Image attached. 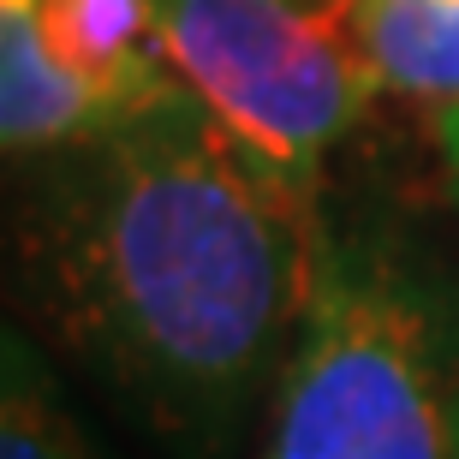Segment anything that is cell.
Wrapping results in <instances>:
<instances>
[{
	"mask_svg": "<svg viewBox=\"0 0 459 459\" xmlns=\"http://www.w3.org/2000/svg\"><path fill=\"white\" fill-rule=\"evenodd\" d=\"M173 78L292 209L316 215L323 173L382 96L352 18L310 0H150Z\"/></svg>",
	"mask_w": 459,
	"mask_h": 459,
	"instance_id": "cell-3",
	"label": "cell"
},
{
	"mask_svg": "<svg viewBox=\"0 0 459 459\" xmlns=\"http://www.w3.org/2000/svg\"><path fill=\"white\" fill-rule=\"evenodd\" d=\"M447 459H459V394H454V442H447Z\"/></svg>",
	"mask_w": 459,
	"mask_h": 459,
	"instance_id": "cell-8",
	"label": "cell"
},
{
	"mask_svg": "<svg viewBox=\"0 0 459 459\" xmlns=\"http://www.w3.org/2000/svg\"><path fill=\"white\" fill-rule=\"evenodd\" d=\"M310 6H334V13H346V6H341V0H310Z\"/></svg>",
	"mask_w": 459,
	"mask_h": 459,
	"instance_id": "cell-9",
	"label": "cell"
},
{
	"mask_svg": "<svg viewBox=\"0 0 459 459\" xmlns=\"http://www.w3.org/2000/svg\"><path fill=\"white\" fill-rule=\"evenodd\" d=\"M173 78L150 0H0L6 161L60 150L168 102Z\"/></svg>",
	"mask_w": 459,
	"mask_h": 459,
	"instance_id": "cell-4",
	"label": "cell"
},
{
	"mask_svg": "<svg viewBox=\"0 0 459 459\" xmlns=\"http://www.w3.org/2000/svg\"><path fill=\"white\" fill-rule=\"evenodd\" d=\"M454 394L459 292L442 256L388 204L323 191L263 459H447Z\"/></svg>",
	"mask_w": 459,
	"mask_h": 459,
	"instance_id": "cell-2",
	"label": "cell"
},
{
	"mask_svg": "<svg viewBox=\"0 0 459 459\" xmlns=\"http://www.w3.org/2000/svg\"><path fill=\"white\" fill-rule=\"evenodd\" d=\"M0 459H102L42 346L18 323L0 334Z\"/></svg>",
	"mask_w": 459,
	"mask_h": 459,
	"instance_id": "cell-6",
	"label": "cell"
},
{
	"mask_svg": "<svg viewBox=\"0 0 459 459\" xmlns=\"http://www.w3.org/2000/svg\"><path fill=\"white\" fill-rule=\"evenodd\" d=\"M436 143H442V168H447L454 197H459V102L442 108V119H436Z\"/></svg>",
	"mask_w": 459,
	"mask_h": 459,
	"instance_id": "cell-7",
	"label": "cell"
},
{
	"mask_svg": "<svg viewBox=\"0 0 459 459\" xmlns=\"http://www.w3.org/2000/svg\"><path fill=\"white\" fill-rule=\"evenodd\" d=\"M13 168V281L42 334L173 459H233L299 328L310 215L191 90Z\"/></svg>",
	"mask_w": 459,
	"mask_h": 459,
	"instance_id": "cell-1",
	"label": "cell"
},
{
	"mask_svg": "<svg viewBox=\"0 0 459 459\" xmlns=\"http://www.w3.org/2000/svg\"><path fill=\"white\" fill-rule=\"evenodd\" d=\"M341 6H352V0H341Z\"/></svg>",
	"mask_w": 459,
	"mask_h": 459,
	"instance_id": "cell-10",
	"label": "cell"
},
{
	"mask_svg": "<svg viewBox=\"0 0 459 459\" xmlns=\"http://www.w3.org/2000/svg\"><path fill=\"white\" fill-rule=\"evenodd\" d=\"M346 18L382 90L459 102V0H352Z\"/></svg>",
	"mask_w": 459,
	"mask_h": 459,
	"instance_id": "cell-5",
	"label": "cell"
}]
</instances>
